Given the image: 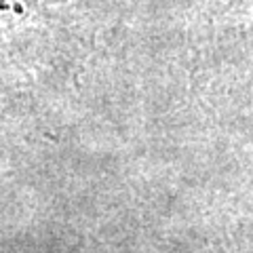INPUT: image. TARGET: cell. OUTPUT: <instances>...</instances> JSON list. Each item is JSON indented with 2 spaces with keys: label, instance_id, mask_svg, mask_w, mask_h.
I'll return each instance as SVG.
<instances>
[{
  "label": "cell",
  "instance_id": "cell-1",
  "mask_svg": "<svg viewBox=\"0 0 253 253\" xmlns=\"http://www.w3.org/2000/svg\"><path fill=\"white\" fill-rule=\"evenodd\" d=\"M61 2L63 0H2V28L4 32H13L26 26V21L42 19Z\"/></svg>",
  "mask_w": 253,
  "mask_h": 253
}]
</instances>
